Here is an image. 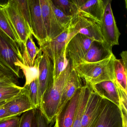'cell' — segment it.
Instances as JSON below:
<instances>
[{"label":"cell","instance_id":"24","mask_svg":"<svg viewBox=\"0 0 127 127\" xmlns=\"http://www.w3.org/2000/svg\"><path fill=\"white\" fill-rule=\"evenodd\" d=\"M114 68L115 81L123 90L127 92V70L124 68L120 59H115Z\"/></svg>","mask_w":127,"mask_h":127},{"label":"cell","instance_id":"40","mask_svg":"<svg viewBox=\"0 0 127 127\" xmlns=\"http://www.w3.org/2000/svg\"><path fill=\"white\" fill-rule=\"evenodd\" d=\"M5 77H5V76H4L2 75V74H0V80L1 79L3 78H5Z\"/></svg>","mask_w":127,"mask_h":127},{"label":"cell","instance_id":"3","mask_svg":"<svg viewBox=\"0 0 127 127\" xmlns=\"http://www.w3.org/2000/svg\"><path fill=\"white\" fill-rule=\"evenodd\" d=\"M23 50L0 29V65L15 76L20 78V65L24 64Z\"/></svg>","mask_w":127,"mask_h":127},{"label":"cell","instance_id":"7","mask_svg":"<svg viewBox=\"0 0 127 127\" xmlns=\"http://www.w3.org/2000/svg\"><path fill=\"white\" fill-rule=\"evenodd\" d=\"M93 40L80 33H77L67 43L66 52L67 58L73 68L81 64Z\"/></svg>","mask_w":127,"mask_h":127},{"label":"cell","instance_id":"1","mask_svg":"<svg viewBox=\"0 0 127 127\" xmlns=\"http://www.w3.org/2000/svg\"><path fill=\"white\" fill-rule=\"evenodd\" d=\"M73 68L69 60L65 69L56 79L53 80L41 97L38 108L49 124L55 120L64 88Z\"/></svg>","mask_w":127,"mask_h":127},{"label":"cell","instance_id":"4","mask_svg":"<svg viewBox=\"0 0 127 127\" xmlns=\"http://www.w3.org/2000/svg\"><path fill=\"white\" fill-rule=\"evenodd\" d=\"M69 27L72 36L80 33L94 41L104 42L101 22L83 12L78 10Z\"/></svg>","mask_w":127,"mask_h":127},{"label":"cell","instance_id":"38","mask_svg":"<svg viewBox=\"0 0 127 127\" xmlns=\"http://www.w3.org/2000/svg\"><path fill=\"white\" fill-rule=\"evenodd\" d=\"M32 127H38L37 124V120H36L35 116L34 117V119H33V124H32Z\"/></svg>","mask_w":127,"mask_h":127},{"label":"cell","instance_id":"2","mask_svg":"<svg viewBox=\"0 0 127 127\" xmlns=\"http://www.w3.org/2000/svg\"><path fill=\"white\" fill-rule=\"evenodd\" d=\"M116 59L113 54L101 61L93 63H82L74 67L81 78L90 86L105 81H115L114 61Z\"/></svg>","mask_w":127,"mask_h":127},{"label":"cell","instance_id":"5","mask_svg":"<svg viewBox=\"0 0 127 127\" xmlns=\"http://www.w3.org/2000/svg\"><path fill=\"white\" fill-rule=\"evenodd\" d=\"M2 6L20 41L24 46L28 38L32 34L30 27L18 8L14 0H9Z\"/></svg>","mask_w":127,"mask_h":127},{"label":"cell","instance_id":"12","mask_svg":"<svg viewBox=\"0 0 127 127\" xmlns=\"http://www.w3.org/2000/svg\"><path fill=\"white\" fill-rule=\"evenodd\" d=\"M104 104L101 98L92 89L82 117L81 127H93L96 122Z\"/></svg>","mask_w":127,"mask_h":127},{"label":"cell","instance_id":"14","mask_svg":"<svg viewBox=\"0 0 127 127\" xmlns=\"http://www.w3.org/2000/svg\"><path fill=\"white\" fill-rule=\"evenodd\" d=\"M5 106L12 117L18 116L30 110L36 109L30 99L28 89L25 87H23L16 96L8 101Z\"/></svg>","mask_w":127,"mask_h":127},{"label":"cell","instance_id":"29","mask_svg":"<svg viewBox=\"0 0 127 127\" xmlns=\"http://www.w3.org/2000/svg\"><path fill=\"white\" fill-rule=\"evenodd\" d=\"M51 4L54 14L61 25L65 29L69 27L72 21V17L67 16L61 10L56 8L51 0Z\"/></svg>","mask_w":127,"mask_h":127},{"label":"cell","instance_id":"8","mask_svg":"<svg viewBox=\"0 0 127 127\" xmlns=\"http://www.w3.org/2000/svg\"><path fill=\"white\" fill-rule=\"evenodd\" d=\"M31 16V30L39 46L49 41L42 16L40 0H29Z\"/></svg>","mask_w":127,"mask_h":127},{"label":"cell","instance_id":"23","mask_svg":"<svg viewBox=\"0 0 127 127\" xmlns=\"http://www.w3.org/2000/svg\"><path fill=\"white\" fill-rule=\"evenodd\" d=\"M42 54V52L40 50L35 59L34 65L28 66L22 64L20 66V69L23 70L26 78V83L24 85H29L32 82L38 78L39 64Z\"/></svg>","mask_w":127,"mask_h":127},{"label":"cell","instance_id":"32","mask_svg":"<svg viewBox=\"0 0 127 127\" xmlns=\"http://www.w3.org/2000/svg\"><path fill=\"white\" fill-rule=\"evenodd\" d=\"M20 120L18 116L0 120V127H18Z\"/></svg>","mask_w":127,"mask_h":127},{"label":"cell","instance_id":"20","mask_svg":"<svg viewBox=\"0 0 127 127\" xmlns=\"http://www.w3.org/2000/svg\"><path fill=\"white\" fill-rule=\"evenodd\" d=\"M92 88L86 84L82 87L81 95L72 127H81L82 117L89 99Z\"/></svg>","mask_w":127,"mask_h":127},{"label":"cell","instance_id":"22","mask_svg":"<svg viewBox=\"0 0 127 127\" xmlns=\"http://www.w3.org/2000/svg\"><path fill=\"white\" fill-rule=\"evenodd\" d=\"M2 5H0V29L14 41L17 43L22 49H24L23 45L21 43L16 34Z\"/></svg>","mask_w":127,"mask_h":127},{"label":"cell","instance_id":"28","mask_svg":"<svg viewBox=\"0 0 127 127\" xmlns=\"http://www.w3.org/2000/svg\"><path fill=\"white\" fill-rule=\"evenodd\" d=\"M23 88L15 84L0 92V102L9 101L18 95Z\"/></svg>","mask_w":127,"mask_h":127},{"label":"cell","instance_id":"19","mask_svg":"<svg viewBox=\"0 0 127 127\" xmlns=\"http://www.w3.org/2000/svg\"><path fill=\"white\" fill-rule=\"evenodd\" d=\"M78 10L85 12L98 20L101 21L104 8L103 0H73Z\"/></svg>","mask_w":127,"mask_h":127},{"label":"cell","instance_id":"41","mask_svg":"<svg viewBox=\"0 0 127 127\" xmlns=\"http://www.w3.org/2000/svg\"><path fill=\"white\" fill-rule=\"evenodd\" d=\"M3 70V68L1 66H0V73Z\"/></svg>","mask_w":127,"mask_h":127},{"label":"cell","instance_id":"16","mask_svg":"<svg viewBox=\"0 0 127 127\" xmlns=\"http://www.w3.org/2000/svg\"><path fill=\"white\" fill-rule=\"evenodd\" d=\"M113 54L112 49L104 42L94 41L81 63H93L103 61Z\"/></svg>","mask_w":127,"mask_h":127},{"label":"cell","instance_id":"15","mask_svg":"<svg viewBox=\"0 0 127 127\" xmlns=\"http://www.w3.org/2000/svg\"><path fill=\"white\" fill-rule=\"evenodd\" d=\"M38 78L39 104L41 97L53 81V64L45 53H42L39 64Z\"/></svg>","mask_w":127,"mask_h":127},{"label":"cell","instance_id":"17","mask_svg":"<svg viewBox=\"0 0 127 127\" xmlns=\"http://www.w3.org/2000/svg\"><path fill=\"white\" fill-rule=\"evenodd\" d=\"M82 86L81 78L74 68H73L64 88L57 114L73 97L77 91Z\"/></svg>","mask_w":127,"mask_h":127},{"label":"cell","instance_id":"37","mask_svg":"<svg viewBox=\"0 0 127 127\" xmlns=\"http://www.w3.org/2000/svg\"><path fill=\"white\" fill-rule=\"evenodd\" d=\"M122 59L120 60L122 64L126 70L127 69V51H123L120 54Z\"/></svg>","mask_w":127,"mask_h":127},{"label":"cell","instance_id":"6","mask_svg":"<svg viewBox=\"0 0 127 127\" xmlns=\"http://www.w3.org/2000/svg\"><path fill=\"white\" fill-rule=\"evenodd\" d=\"M111 0H105L104 12L102 17L101 26L104 43L110 48L119 44L120 32L117 26L111 6Z\"/></svg>","mask_w":127,"mask_h":127},{"label":"cell","instance_id":"30","mask_svg":"<svg viewBox=\"0 0 127 127\" xmlns=\"http://www.w3.org/2000/svg\"><path fill=\"white\" fill-rule=\"evenodd\" d=\"M15 2L18 9L21 12L26 21L29 24L31 30V16L30 9L29 5V0H14Z\"/></svg>","mask_w":127,"mask_h":127},{"label":"cell","instance_id":"18","mask_svg":"<svg viewBox=\"0 0 127 127\" xmlns=\"http://www.w3.org/2000/svg\"><path fill=\"white\" fill-rule=\"evenodd\" d=\"M91 87L93 91L101 98L110 101L119 107V98L115 81L102 82Z\"/></svg>","mask_w":127,"mask_h":127},{"label":"cell","instance_id":"9","mask_svg":"<svg viewBox=\"0 0 127 127\" xmlns=\"http://www.w3.org/2000/svg\"><path fill=\"white\" fill-rule=\"evenodd\" d=\"M93 127H122V114L118 106L107 99Z\"/></svg>","mask_w":127,"mask_h":127},{"label":"cell","instance_id":"33","mask_svg":"<svg viewBox=\"0 0 127 127\" xmlns=\"http://www.w3.org/2000/svg\"><path fill=\"white\" fill-rule=\"evenodd\" d=\"M38 127H48V123L46 119L41 112L39 108L36 109L35 114Z\"/></svg>","mask_w":127,"mask_h":127},{"label":"cell","instance_id":"13","mask_svg":"<svg viewBox=\"0 0 127 127\" xmlns=\"http://www.w3.org/2000/svg\"><path fill=\"white\" fill-rule=\"evenodd\" d=\"M81 88L77 91L73 97L56 114L55 118V124L54 127H72Z\"/></svg>","mask_w":127,"mask_h":127},{"label":"cell","instance_id":"34","mask_svg":"<svg viewBox=\"0 0 127 127\" xmlns=\"http://www.w3.org/2000/svg\"><path fill=\"white\" fill-rule=\"evenodd\" d=\"M15 84H17L11 79L8 77L3 78L0 80V92Z\"/></svg>","mask_w":127,"mask_h":127},{"label":"cell","instance_id":"36","mask_svg":"<svg viewBox=\"0 0 127 127\" xmlns=\"http://www.w3.org/2000/svg\"><path fill=\"white\" fill-rule=\"evenodd\" d=\"M122 114V127H127V110L122 107H120Z\"/></svg>","mask_w":127,"mask_h":127},{"label":"cell","instance_id":"21","mask_svg":"<svg viewBox=\"0 0 127 127\" xmlns=\"http://www.w3.org/2000/svg\"><path fill=\"white\" fill-rule=\"evenodd\" d=\"M24 47L23 55L24 64L28 66L34 65L40 49L35 45L32 34L28 38Z\"/></svg>","mask_w":127,"mask_h":127},{"label":"cell","instance_id":"11","mask_svg":"<svg viewBox=\"0 0 127 127\" xmlns=\"http://www.w3.org/2000/svg\"><path fill=\"white\" fill-rule=\"evenodd\" d=\"M42 16L49 41L52 40L66 29L56 18L51 4V0H40Z\"/></svg>","mask_w":127,"mask_h":127},{"label":"cell","instance_id":"31","mask_svg":"<svg viewBox=\"0 0 127 127\" xmlns=\"http://www.w3.org/2000/svg\"><path fill=\"white\" fill-rule=\"evenodd\" d=\"M36 109H32L24 113L20 118L18 127H32Z\"/></svg>","mask_w":127,"mask_h":127},{"label":"cell","instance_id":"25","mask_svg":"<svg viewBox=\"0 0 127 127\" xmlns=\"http://www.w3.org/2000/svg\"><path fill=\"white\" fill-rule=\"evenodd\" d=\"M54 5L69 17H74L78 12V9L73 0H52Z\"/></svg>","mask_w":127,"mask_h":127},{"label":"cell","instance_id":"10","mask_svg":"<svg viewBox=\"0 0 127 127\" xmlns=\"http://www.w3.org/2000/svg\"><path fill=\"white\" fill-rule=\"evenodd\" d=\"M72 37L70 35L69 28L67 27L52 40L40 45V49L42 53L46 54L53 63L66 49L67 43Z\"/></svg>","mask_w":127,"mask_h":127},{"label":"cell","instance_id":"35","mask_svg":"<svg viewBox=\"0 0 127 127\" xmlns=\"http://www.w3.org/2000/svg\"><path fill=\"white\" fill-rule=\"evenodd\" d=\"M11 117L5 105L0 107V120Z\"/></svg>","mask_w":127,"mask_h":127},{"label":"cell","instance_id":"27","mask_svg":"<svg viewBox=\"0 0 127 127\" xmlns=\"http://www.w3.org/2000/svg\"><path fill=\"white\" fill-rule=\"evenodd\" d=\"M28 89L30 99L36 109L39 107V91L38 78L32 82L29 85H24Z\"/></svg>","mask_w":127,"mask_h":127},{"label":"cell","instance_id":"26","mask_svg":"<svg viewBox=\"0 0 127 127\" xmlns=\"http://www.w3.org/2000/svg\"><path fill=\"white\" fill-rule=\"evenodd\" d=\"M69 61V60L67 57L65 49L60 56L53 63V80L56 79L65 69L68 64Z\"/></svg>","mask_w":127,"mask_h":127},{"label":"cell","instance_id":"42","mask_svg":"<svg viewBox=\"0 0 127 127\" xmlns=\"http://www.w3.org/2000/svg\"><path fill=\"white\" fill-rule=\"evenodd\" d=\"M4 4H2L0 2V5H4Z\"/></svg>","mask_w":127,"mask_h":127},{"label":"cell","instance_id":"39","mask_svg":"<svg viewBox=\"0 0 127 127\" xmlns=\"http://www.w3.org/2000/svg\"><path fill=\"white\" fill-rule=\"evenodd\" d=\"M8 101H2L0 102V107L3 106V105H5L6 103Z\"/></svg>","mask_w":127,"mask_h":127}]
</instances>
